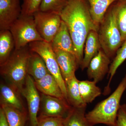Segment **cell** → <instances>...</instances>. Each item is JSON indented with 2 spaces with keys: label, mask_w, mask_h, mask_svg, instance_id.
<instances>
[{
  "label": "cell",
  "mask_w": 126,
  "mask_h": 126,
  "mask_svg": "<svg viewBox=\"0 0 126 126\" xmlns=\"http://www.w3.org/2000/svg\"><path fill=\"white\" fill-rule=\"evenodd\" d=\"M118 25L123 43L126 40V0H118L114 3Z\"/></svg>",
  "instance_id": "obj_25"
},
{
  "label": "cell",
  "mask_w": 126,
  "mask_h": 126,
  "mask_svg": "<svg viewBox=\"0 0 126 126\" xmlns=\"http://www.w3.org/2000/svg\"><path fill=\"white\" fill-rule=\"evenodd\" d=\"M9 30L15 41V49H19L34 41H44L36 30L33 15H21Z\"/></svg>",
  "instance_id": "obj_5"
},
{
  "label": "cell",
  "mask_w": 126,
  "mask_h": 126,
  "mask_svg": "<svg viewBox=\"0 0 126 126\" xmlns=\"http://www.w3.org/2000/svg\"><path fill=\"white\" fill-rule=\"evenodd\" d=\"M86 108L72 107L64 118V126H90L86 118Z\"/></svg>",
  "instance_id": "obj_23"
},
{
  "label": "cell",
  "mask_w": 126,
  "mask_h": 126,
  "mask_svg": "<svg viewBox=\"0 0 126 126\" xmlns=\"http://www.w3.org/2000/svg\"><path fill=\"white\" fill-rule=\"evenodd\" d=\"M29 46L32 52L38 54L43 59L50 73L54 77L58 82L67 100L65 81L62 77L56 55L51 44L44 41H36L30 43Z\"/></svg>",
  "instance_id": "obj_6"
},
{
  "label": "cell",
  "mask_w": 126,
  "mask_h": 126,
  "mask_svg": "<svg viewBox=\"0 0 126 126\" xmlns=\"http://www.w3.org/2000/svg\"><path fill=\"white\" fill-rule=\"evenodd\" d=\"M71 108L66 99L41 94L40 116L64 118Z\"/></svg>",
  "instance_id": "obj_9"
},
{
  "label": "cell",
  "mask_w": 126,
  "mask_h": 126,
  "mask_svg": "<svg viewBox=\"0 0 126 126\" xmlns=\"http://www.w3.org/2000/svg\"><path fill=\"white\" fill-rule=\"evenodd\" d=\"M116 126H126V104L120 106L118 112Z\"/></svg>",
  "instance_id": "obj_29"
},
{
  "label": "cell",
  "mask_w": 126,
  "mask_h": 126,
  "mask_svg": "<svg viewBox=\"0 0 126 126\" xmlns=\"http://www.w3.org/2000/svg\"><path fill=\"white\" fill-rule=\"evenodd\" d=\"M36 30L44 41L52 43L60 28L62 20L59 14L38 11L33 15Z\"/></svg>",
  "instance_id": "obj_7"
},
{
  "label": "cell",
  "mask_w": 126,
  "mask_h": 126,
  "mask_svg": "<svg viewBox=\"0 0 126 126\" xmlns=\"http://www.w3.org/2000/svg\"><path fill=\"white\" fill-rule=\"evenodd\" d=\"M21 12L20 0H0V31L10 30Z\"/></svg>",
  "instance_id": "obj_10"
},
{
  "label": "cell",
  "mask_w": 126,
  "mask_h": 126,
  "mask_svg": "<svg viewBox=\"0 0 126 126\" xmlns=\"http://www.w3.org/2000/svg\"><path fill=\"white\" fill-rule=\"evenodd\" d=\"M0 104H4L25 111L24 107L18 95L19 92L10 86L1 84Z\"/></svg>",
  "instance_id": "obj_19"
},
{
  "label": "cell",
  "mask_w": 126,
  "mask_h": 126,
  "mask_svg": "<svg viewBox=\"0 0 126 126\" xmlns=\"http://www.w3.org/2000/svg\"><path fill=\"white\" fill-rule=\"evenodd\" d=\"M15 49L14 38L9 30L0 31V65L9 58Z\"/></svg>",
  "instance_id": "obj_20"
},
{
  "label": "cell",
  "mask_w": 126,
  "mask_h": 126,
  "mask_svg": "<svg viewBox=\"0 0 126 126\" xmlns=\"http://www.w3.org/2000/svg\"><path fill=\"white\" fill-rule=\"evenodd\" d=\"M34 82L37 89L42 94L65 99L56 79L50 73L39 80Z\"/></svg>",
  "instance_id": "obj_15"
},
{
  "label": "cell",
  "mask_w": 126,
  "mask_h": 126,
  "mask_svg": "<svg viewBox=\"0 0 126 126\" xmlns=\"http://www.w3.org/2000/svg\"><path fill=\"white\" fill-rule=\"evenodd\" d=\"M94 81L83 80L79 81V87L81 97L86 104L91 103L102 94L100 88Z\"/></svg>",
  "instance_id": "obj_21"
},
{
  "label": "cell",
  "mask_w": 126,
  "mask_h": 126,
  "mask_svg": "<svg viewBox=\"0 0 126 126\" xmlns=\"http://www.w3.org/2000/svg\"><path fill=\"white\" fill-rule=\"evenodd\" d=\"M1 106L9 126H26L27 116L25 110H20L6 104H1Z\"/></svg>",
  "instance_id": "obj_22"
},
{
  "label": "cell",
  "mask_w": 126,
  "mask_h": 126,
  "mask_svg": "<svg viewBox=\"0 0 126 126\" xmlns=\"http://www.w3.org/2000/svg\"><path fill=\"white\" fill-rule=\"evenodd\" d=\"M60 15L68 29L80 66L88 35L92 31H98L90 15L88 2L87 0H69Z\"/></svg>",
  "instance_id": "obj_1"
},
{
  "label": "cell",
  "mask_w": 126,
  "mask_h": 126,
  "mask_svg": "<svg viewBox=\"0 0 126 126\" xmlns=\"http://www.w3.org/2000/svg\"><path fill=\"white\" fill-rule=\"evenodd\" d=\"M79 81L75 75L72 78L65 81L67 101L73 107L86 108L87 104L82 99L79 92Z\"/></svg>",
  "instance_id": "obj_18"
},
{
  "label": "cell",
  "mask_w": 126,
  "mask_h": 126,
  "mask_svg": "<svg viewBox=\"0 0 126 126\" xmlns=\"http://www.w3.org/2000/svg\"><path fill=\"white\" fill-rule=\"evenodd\" d=\"M94 23L98 30L106 12L110 6L118 0H87Z\"/></svg>",
  "instance_id": "obj_17"
},
{
  "label": "cell",
  "mask_w": 126,
  "mask_h": 126,
  "mask_svg": "<svg viewBox=\"0 0 126 126\" xmlns=\"http://www.w3.org/2000/svg\"><path fill=\"white\" fill-rule=\"evenodd\" d=\"M27 73L34 81H37L50 73L42 58L38 54L31 51L27 63Z\"/></svg>",
  "instance_id": "obj_16"
},
{
  "label": "cell",
  "mask_w": 126,
  "mask_h": 126,
  "mask_svg": "<svg viewBox=\"0 0 126 126\" xmlns=\"http://www.w3.org/2000/svg\"><path fill=\"white\" fill-rule=\"evenodd\" d=\"M0 126H9L5 115L2 109H0Z\"/></svg>",
  "instance_id": "obj_30"
},
{
  "label": "cell",
  "mask_w": 126,
  "mask_h": 126,
  "mask_svg": "<svg viewBox=\"0 0 126 126\" xmlns=\"http://www.w3.org/2000/svg\"><path fill=\"white\" fill-rule=\"evenodd\" d=\"M50 44L53 49L60 50L75 55L73 42L68 29L63 21L58 33Z\"/></svg>",
  "instance_id": "obj_14"
},
{
  "label": "cell",
  "mask_w": 126,
  "mask_h": 126,
  "mask_svg": "<svg viewBox=\"0 0 126 126\" xmlns=\"http://www.w3.org/2000/svg\"><path fill=\"white\" fill-rule=\"evenodd\" d=\"M20 93L26 99L31 126H37L38 112L40 107L41 97L33 78L27 74L25 83Z\"/></svg>",
  "instance_id": "obj_8"
},
{
  "label": "cell",
  "mask_w": 126,
  "mask_h": 126,
  "mask_svg": "<svg viewBox=\"0 0 126 126\" xmlns=\"http://www.w3.org/2000/svg\"><path fill=\"white\" fill-rule=\"evenodd\" d=\"M56 55L60 72L64 81L75 76V73L79 66L75 55L59 49H53Z\"/></svg>",
  "instance_id": "obj_12"
},
{
  "label": "cell",
  "mask_w": 126,
  "mask_h": 126,
  "mask_svg": "<svg viewBox=\"0 0 126 126\" xmlns=\"http://www.w3.org/2000/svg\"><path fill=\"white\" fill-rule=\"evenodd\" d=\"M31 53L29 45L15 49L7 61L0 65L1 74L19 93L25 83L27 63Z\"/></svg>",
  "instance_id": "obj_3"
},
{
  "label": "cell",
  "mask_w": 126,
  "mask_h": 126,
  "mask_svg": "<svg viewBox=\"0 0 126 126\" xmlns=\"http://www.w3.org/2000/svg\"><path fill=\"white\" fill-rule=\"evenodd\" d=\"M64 121L63 117L40 116L37 126H64Z\"/></svg>",
  "instance_id": "obj_28"
},
{
  "label": "cell",
  "mask_w": 126,
  "mask_h": 126,
  "mask_svg": "<svg viewBox=\"0 0 126 126\" xmlns=\"http://www.w3.org/2000/svg\"><path fill=\"white\" fill-rule=\"evenodd\" d=\"M111 59L101 48L87 68L88 78L93 79L97 83L101 81L109 72Z\"/></svg>",
  "instance_id": "obj_11"
},
{
  "label": "cell",
  "mask_w": 126,
  "mask_h": 126,
  "mask_svg": "<svg viewBox=\"0 0 126 126\" xmlns=\"http://www.w3.org/2000/svg\"><path fill=\"white\" fill-rule=\"evenodd\" d=\"M126 60V40L118 50L116 54L110 64L109 72L108 74V78H109V80L107 85L104 89V94H108L110 92V84L112 79L118 68Z\"/></svg>",
  "instance_id": "obj_24"
},
{
  "label": "cell",
  "mask_w": 126,
  "mask_h": 126,
  "mask_svg": "<svg viewBox=\"0 0 126 126\" xmlns=\"http://www.w3.org/2000/svg\"></svg>",
  "instance_id": "obj_31"
},
{
  "label": "cell",
  "mask_w": 126,
  "mask_h": 126,
  "mask_svg": "<svg viewBox=\"0 0 126 126\" xmlns=\"http://www.w3.org/2000/svg\"><path fill=\"white\" fill-rule=\"evenodd\" d=\"M101 48L98 31H92L88 35L84 45L83 59L80 65L82 70L87 68L90 61Z\"/></svg>",
  "instance_id": "obj_13"
},
{
  "label": "cell",
  "mask_w": 126,
  "mask_h": 126,
  "mask_svg": "<svg viewBox=\"0 0 126 126\" xmlns=\"http://www.w3.org/2000/svg\"><path fill=\"white\" fill-rule=\"evenodd\" d=\"M69 0H42L39 11L60 14Z\"/></svg>",
  "instance_id": "obj_26"
},
{
  "label": "cell",
  "mask_w": 126,
  "mask_h": 126,
  "mask_svg": "<svg viewBox=\"0 0 126 126\" xmlns=\"http://www.w3.org/2000/svg\"><path fill=\"white\" fill-rule=\"evenodd\" d=\"M98 37L101 48L110 59H113L123 44L116 18L114 3L109 8L99 25Z\"/></svg>",
  "instance_id": "obj_4"
},
{
  "label": "cell",
  "mask_w": 126,
  "mask_h": 126,
  "mask_svg": "<svg viewBox=\"0 0 126 126\" xmlns=\"http://www.w3.org/2000/svg\"><path fill=\"white\" fill-rule=\"evenodd\" d=\"M126 90V74L115 91L106 99L97 104L86 116L90 126L102 124L116 126L121 98Z\"/></svg>",
  "instance_id": "obj_2"
},
{
  "label": "cell",
  "mask_w": 126,
  "mask_h": 126,
  "mask_svg": "<svg viewBox=\"0 0 126 126\" xmlns=\"http://www.w3.org/2000/svg\"><path fill=\"white\" fill-rule=\"evenodd\" d=\"M42 0H23L21 5L22 12L23 15H33L39 11Z\"/></svg>",
  "instance_id": "obj_27"
}]
</instances>
